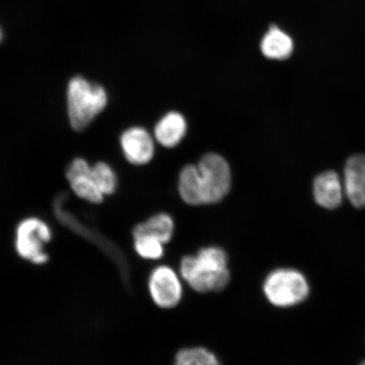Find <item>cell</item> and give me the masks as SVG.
I'll return each instance as SVG.
<instances>
[{"instance_id": "11", "label": "cell", "mask_w": 365, "mask_h": 365, "mask_svg": "<svg viewBox=\"0 0 365 365\" xmlns=\"http://www.w3.org/2000/svg\"><path fill=\"white\" fill-rule=\"evenodd\" d=\"M175 225L173 219L166 213H159L137 225L132 232L133 237L147 235L163 242L170 243L175 235Z\"/></svg>"}, {"instance_id": "18", "label": "cell", "mask_w": 365, "mask_h": 365, "mask_svg": "<svg viewBox=\"0 0 365 365\" xmlns=\"http://www.w3.org/2000/svg\"><path fill=\"white\" fill-rule=\"evenodd\" d=\"M360 365H365V360H364V361L363 363H361V364H360Z\"/></svg>"}, {"instance_id": "3", "label": "cell", "mask_w": 365, "mask_h": 365, "mask_svg": "<svg viewBox=\"0 0 365 365\" xmlns=\"http://www.w3.org/2000/svg\"><path fill=\"white\" fill-rule=\"evenodd\" d=\"M108 93L101 85L81 76H76L68 84V120L75 130L86 129L107 107Z\"/></svg>"}, {"instance_id": "7", "label": "cell", "mask_w": 365, "mask_h": 365, "mask_svg": "<svg viewBox=\"0 0 365 365\" xmlns=\"http://www.w3.org/2000/svg\"><path fill=\"white\" fill-rule=\"evenodd\" d=\"M120 145L127 161L135 165H144L154 156V140L144 128L126 130L120 137Z\"/></svg>"}, {"instance_id": "15", "label": "cell", "mask_w": 365, "mask_h": 365, "mask_svg": "<svg viewBox=\"0 0 365 365\" xmlns=\"http://www.w3.org/2000/svg\"><path fill=\"white\" fill-rule=\"evenodd\" d=\"M91 175L104 196L115 192L118 185L117 176L109 164L104 162L94 164L91 166Z\"/></svg>"}, {"instance_id": "9", "label": "cell", "mask_w": 365, "mask_h": 365, "mask_svg": "<svg viewBox=\"0 0 365 365\" xmlns=\"http://www.w3.org/2000/svg\"><path fill=\"white\" fill-rule=\"evenodd\" d=\"M314 196L317 203L327 209L339 207L342 200V186L336 173H321L314 181Z\"/></svg>"}, {"instance_id": "14", "label": "cell", "mask_w": 365, "mask_h": 365, "mask_svg": "<svg viewBox=\"0 0 365 365\" xmlns=\"http://www.w3.org/2000/svg\"><path fill=\"white\" fill-rule=\"evenodd\" d=\"M71 188L79 198L91 203L98 204L103 202L104 195L99 190L98 186L91 178V171L81 173L68 180Z\"/></svg>"}, {"instance_id": "8", "label": "cell", "mask_w": 365, "mask_h": 365, "mask_svg": "<svg viewBox=\"0 0 365 365\" xmlns=\"http://www.w3.org/2000/svg\"><path fill=\"white\" fill-rule=\"evenodd\" d=\"M346 197L355 207H365V157L354 155L346 161L344 170Z\"/></svg>"}, {"instance_id": "12", "label": "cell", "mask_w": 365, "mask_h": 365, "mask_svg": "<svg viewBox=\"0 0 365 365\" xmlns=\"http://www.w3.org/2000/svg\"><path fill=\"white\" fill-rule=\"evenodd\" d=\"M261 48L262 53L267 58L284 61L293 53L294 43L289 36L277 26H272L264 36Z\"/></svg>"}, {"instance_id": "6", "label": "cell", "mask_w": 365, "mask_h": 365, "mask_svg": "<svg viewBox=\"0 0 365 365\" xmlns=\"http://www.w3.org/2000/svg\"><path fill=\"white\" fill-rule=\"evenodd\" d=\"M184 281L180 272L167 264H160L150 273L148 291L158 307L175 309L184 298Z\"/></svg>"}, {"instance_id": "5", "label": "cell", "mask_w": 365, "mask_h": 365, "mask_svg": "<svg viewBox=\"0 0 365 365\" xmlns=\"http://www.w3.org/2000/svg\"><path fill=\"white\" fill-rule=\"evenodd\" d=\"M51 239L52 232L47 223L38 217L26 218L16 228V252L26 261L46 263L48 255L44 252V245Z\"/></svg>"}, {"instance_id": "1", "label": "cell", "mask_w": 365, "mask_h": 365, "mask_svg": "<svg viewBox=\"0 0 365 365\" xmlns=\"http://www.w3.org/2000/svg\"><path fill=\"white\" fill-rule=\"evenodd\" d=\"M230 168L219 155L209 153L197 166L182 168L179 181L181 198L187 204L200 205L220 202L230 191Z\"/></svg>"}, {"instance_id": "4", "label": "cell", "mask_w": 365, "mask_h": 365, "mask_svg": "<svg viewBox=\"0 0 365 365\" xmlns=\"http://www.w3.org/2000/svg\"><path fill=\"white\" fill-rule=\"evenodd\" d=\"M262 292L272 307L286 309L304 302L309 294V285L302 272L279 267L273 269L264 277Z\"/></svg>"}, {"instance_id": "10", "label": "cell", "mask_w": 365, "mask_h": 365, "mask_svg": "<svg viewBox=\"0 0 365 365\" xmlns=\"http://www.w3.org/2000/svg\"><path fill=\"white\" fill-rule=\"evenodd\" d=\"M186 121L180 113L166 114L155 127V137L163 147L171 148L179 144L185 135Z\"/></svg>"}, {"instance_id": "17", "label": "cell", "mask_w": 365, "mask_h": 365, "mask_svg": "<svg viewBox=\"0 0 365 365\" xmlns=\"http://www.w3.org/2000/svg\"><path fill=\"white\" fill-rule=\"evenodd\" d=\"M2 38H3V34H2L1 29H0V42H1Z\"/></svg>"}, {"instance_id": "16", "label": "cell", "mask_w": 365, "mask_h": 365, "mask_svg": "<svg viewBox=\"0 0 365 365\" xmlns=\"http://www.w3.org/2000/svg\"><path fill=\"white\" fill-rule=\"evenodd\" d=\"M134 248L140 257L148 261H158L163 257L165 246L163 242L147 235L133 237Z\"/></svg>"}, {"instance_id": "13", "label": "cell", "mask_w": 365, "mask_h": 365, "mask_svg": "<svg viewBox=\"0 0 365 365\" xmlns=\"http://www.w3.org/2000/svg\"><path fill=\"white\" fill-rule=\"evenodd\" d=\"M173 365H222V363L211 349L203 346H192L178 351Z\"/></svg>"}, {"instance_id": "2", "label": "cell", "mask_w": 365, "mask_h": 365, "mask_svg": "<svg viewBox=\"0 0 365 365\" xmlns=\"http://www.w3.org/2000/svg\"><path fill=\"white\" fill-rule=\"evenodd\" d=\"M179 272L182 281L196 293H217L230 284V257L220 246H205L194 255L182 257Z\"/></svg>"}]
</instances>
